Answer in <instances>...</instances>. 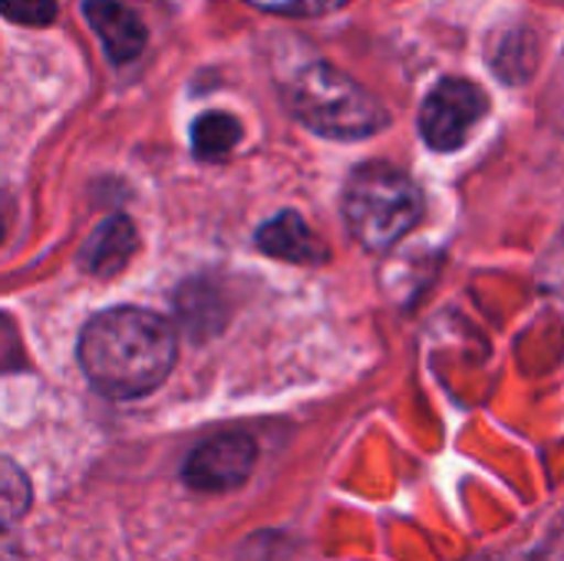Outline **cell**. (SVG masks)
I'll use <instances>...</instances> for the list:
<instances>
[{
	"label": "cell",
	"instance_id": "obj_1",
	"mask_svg": "<svg viewBox=\"0 0 564 561\" xmlns=\"http://www.w3.org/2000/svg\"><path fill=\"white\" fill-rule=\"evenodd\" d=\"M79 364L99 393L112 400L145 397L175 364V331L142 308L102 311L83 327Z\"/></svg>",
	"mask_w": 564,
	"mask_h": 561
},
{
	"label": "cell",
	"instance_id": "obj_2",
	"mask_svg": "<svg viewBox=\"0 0 564 561\" xmlns=\"http://www.w3.org/2000/svg\"><path fill=\"white\" fill-rule=\"evenodd\" d=\"M288 106L307 129L327 139H367L390 122L370 89L327 63H311L288 83Z\"/></svg>",
	"mask_w": 564,
	"mask_h": 561
},
{
	"label": "cell",
	"instance_id": "obj_3",
	"mask_svg": "<svg viewBox=\"0 0 564 561\" xmlns=\"http://www.w3.org/2000/svg\"><path fill=\"white\" fill-rule=\"evenodd\" d=\"M344 215L350 235L367 251H387L406 231H413L423 215V198L406 172L387 162H370L350 175L344 192Z\"/></svg>",
	"mask_w": 564,
	"mask_h": 561
},
{
	"label": "cell",
	"instance_id": "obj_4",
	"mask_svg": "<svg viewBox=\"0 0 564 561\" xmlns=\"http://www.w3.org/2000/svg\"><path fill=\"white\" fill-rule=\"evenodd\" d=\"M489 103H486V93L469 83V79H443L423 103V112H420V129H423V139L440 149V152H449L456 145L466 142V136L476 129V122L486 116Z\"/></svg>",
	"mask_w": 564,
	"mask_h": 561
},
{
	"label": "cell",
	"instance_id": "obj_5",
	"mask_svg": "<svg viewBox=\"0 0 564 561\" xmlns=\"http://www.w3.org/2000/svg\"><path fill=\"white\" fill-rule=\"evenodd\" d=\"M258 460V446L245 433H225L202 443L185 463V486L195 493H228L238 489Z\"/></svg>",
	"mask_w": 564,
	"mask_h": 561
},
{
	"label": "cell",
	"instance_id": "obj_6",
	"mask_svg": "<svg viewBox=\"0 0 564 561\" xmlns=\"http://www.w3.org/2000/svg\"><path fill=\"white\" fill-rule=\"evenodd\" d=\"M86 20L96 30L99 43L106 46L112 63H129L145 46V23L142 17L122 0H86Z\"/></svg>",
	"mask_w": 564,
	"mask_h": 561
},
{
	"label": "cell",
	"instance_id": "obj_7",
	"mask_svg": "<svg viewBox=\"0 0 564 561\" xmlns=\"http://www.w3.org/2000/svg\"><path fill=\"white\" fill-rule=\"evenodd\" d=\"M258 248L264 255L291 261V265H324L330 258L324 241L307 228V222L297 212H284V215L271 218L258 231Z\"/></svg>",
	"mask_w": 564,
	"mask_h": 561
},
{
	"label": "cell",
	"instance_id": "obj_8",
	"mask_svg": "<svg viewBox=\"0 0 564 561\" xmlns=\"http://www.w3.org/2000/svg\"><path fill=\"white\" fill-rule=\"evenodd\" d=\"M132 255H135V225L126 215H112L89 235L86 248L79 251V265L86 274L109 278L119 274Z\"/></svg>",
	"mask_w": 564,
	"mask_h": 561
},
{
	"label": "cell",
	"instance_id": "obj_9",
	"mask_svg": "<svg viewBox=\"0 0 564 561\" xmlns=\"http://www.w3.org/2000/svg\"><path fill=\"white\" fill-rule=\"evenodd\" d=\"M241 139V126L228 112H205L192 126V149L202 162H218L225 159Z\"/></svg>",
	"mask_w": 564,
	"mask_h": 561
},
{
	"label": "cell",
	"instance_id": "obj_10",
	"mask_svg": "<svg viewBox=\"0 0 564 561\" xmlns=\"http://www.w3.org/2000/svg\"><path fill=\"white\" fill-rule=\"evenodd\" d=\"M30 509V479L20 466L0 456V536L13 529Z\"/></svg>",
	"mask_w": 564,
	"mask_h": 561
},
{
	"label": "cell",
	"instance_id": "obj_11",
	"mask_svg": "<svg viewBox=\"0 0 564 561\" xmlns=\"http://www.w3.org/2000/svg\"><path fill=\"white\" fill-rule=\"evenodd\" d=\"M0 13L10 23L50 26L56 20V0H0Z\"/></svg>",
	"mask_w": 564,
	"mask_h": 561
},
{
	"label": "cell",
	"instance_id": "obj_12",
	"mask_svg": "<svg viewBox=\"0 0 564 561\" xmlns=\"http://www.w3.org/2000/svg\"><path fill=\"white\" fill-rule=\"evenodd\" d=\"M248 3L268 13H281V17H321V13L347 7L350 0H248Z\"/></svg>",
	"mask_w": 564,
	"mask_h": 561
},
{
	"label": "cell",
	"instance_id": "obj_13",
	"mask_svg": "<svg viewBox=\"0 0 564 561\" xmlns=\"http://www.w3.org/2000/svg\"><path fill=\"white\" fill-rule=\"evenodd\" d=\"M0 561H13V559H10V552H7L3 546H0Z\"/></svg>",
	"mask_w": 564,
	"mask_h": 561
},
{
	"label": "cell",
	"instance_id": "obj_14",
	"mask_svg": "<svg viewBox=\"0 0 564 561\" xmlns=\"http://www.w3.org/2000/svg\"><path fill=\"white\" fill-rule=\"evenodd\" d=\"M0 238H3V215H0Z\"/></svg>",
	"mask_w": 564,
	"mask_h": 561
},
{
	"label": "cell",
	"instance_id": "obj_15",
	"mask_svg": "<svg viewBox=\"0 0 564 561\" xmlns=\"http://www.w3.org/2000/svg\"><path fill=\"white\" fill-rule=\"evenodd\" d=\"M562 3H564V0H562Z\"/></svg>",
	"mask_w": 564,
	"mask_h": 561
}]
</instances>
